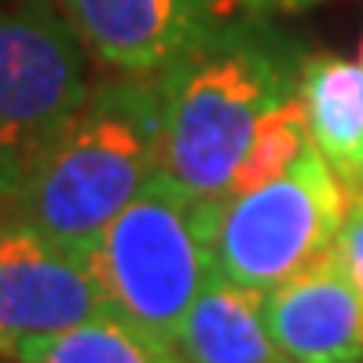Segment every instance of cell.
I'll use <instances>...</instances> for the list:
<instances>
[{
  "mask_svg": "<svg viewBox=\"0 0 363 363\" xmlns=\"http://www.w3.org/2000/svg\"><path fill=\"white\" fill-rule=\"evenodd\" d=\"M253 8H283V11H301L308 4H315V0H250Z\"/></svg>",
  "mask_w": 363,
  "mask_h": 363,
  "instance_id": "obj_14",
  "label": "cell"
},
{
  "mask_svg": "<svg viewBox=\"0 0 363 363\" xmlns=\"http://www.w3.org/2000/svg\"><path fill=\"white\" fill-rule=\"evenodd\" d=\"M89 268L99 279L106 308L173 349L184 315L217 272L199 199L158 169L106 224L89 253Z\"/></svg>",
  "mask_w": 363,
  "mask_h": 363,
  "instance_id": "obj_3",
  "label": "cell"
},
{
  "mask_svg": "<svg viewBox=\"0 0 363 363\" xmlns=\"http://www.w3.org/2000/svg\"><path fill=\"white\" fill-rule=\"evenodd\" d=\"M162 165L158 74H111L33 162L15 209L45 239L89 261L92 246Z\"/></svg>",
  "mask_w": 363,
  "mask_h": 363,
  "instance_id": "obj_2",
  "label": "cell"
},
{
  "mask_svg": "<svg viewBox=\"0 0 363 363\" xmlns=\"http://www.w3.org/2000/svg\"><path fill=\"white\" fill-rule=\"evenodd\" d=\"M106 308L81 253L62 250L18 217H0V356L55 337Z\"/></svg>",
  "mask_w": 363,
  "mask_h": 363,
  "instance_id": "obj_6",
  "label": "cell"
},
{
  "mask_svg": "<svg viewBox=\"0 0 363 363\" xmlns=\"http://www.w3.org/2000/svg\"><path fill=\"white\" fill-rule=\"evenodd\" d=\"M301 99L308 111L312 147L349 184L363 155V67L334 52L305 55Z\"/></svg>",
  "mask_w": 363,
  "mask_h": 363,
  "instance_id": "obj_10",
  "label": "cell"
},
{
  "mask_svg": "<svg viewBox=\"0 0 363 363\" xmlns=\"http://www.w3.org/2000/svg\"><path fill=\"white\" fill-rule=\"evenodd\" d=\"M89 89V52L59 0H0V217Z\"/></svg>",
  "mask_w": 363,
  "mask_h": 363,
  "instance_id": "obj_5",
  "label": "cell"
},
{
  "mask_svg": "<svg viewBox=\"0 0 363 363\" xmlns=\"http://www.w3.org/2000/svg\"><path fill=\"white\" fill-rule=\"evenodd\" d=\"M312 147V129H308V111L305 99L297 92L294 99L279 103L275 111L257 125V133L250 140V151L235 173L228 195H239V191H253L264 187L272 180H279L283 173L301 162V155Z\"/></svg>",
  "mask_w": 363,
  "mask_h": 363,
  "instance_id": "obj_12",
  "label": "cell"
},
{
  "mask_svg": "<svg viewBox=\"0 0 363 363\" xmlns=\"http://www.w3.org/2000/svg\"><path fill=\"white\" fill-rule=\"evenodd\" d=\"M301 48L261 18H213L158 74L162 173L191 199H217L257 125L301 92Z\"/></svg>",
  "mask_w": 363,
  "mask_h": 363,
  "instance_id": "obj_1",
  "label": "cell"
},
{
  "mask_svg": "<svg viewBox=\"0 0 363 363\" xmlns=\"http://www.w3.org/2000/svg\"><path fill=\"white\" fill-rule=\"evenodd\" d=\"M286 363H290V359H286ZM356 363H363V359H356Z\"/></svg>",
  "mask_w": 363,
  "mask_h": 363,
  "instance_id": "obj_17",
  "label": "cell"
},
{
  "mask_svg": "<svg viewBox=\"0 0 363 363\" xmlns=\"http://www.w3.org/2000/svg\"><path fill=\"white\" fill-rule=\"evenodd\" d=\"M11 363H180L177 352L136 330L121 315L103 312L96 319L23 345Z\"/></svg>",
  "mask_w": 363,
  "mask_h": 363,
  "instance_id": "obj_11",
  "label": "cell"
},
{
  "mask_svg": "<svg viewBox=\"0 0 363 363\" xmlns=\"http://www.w3.org/2000/svg\"><path fill=\"white\" fill-rule=\"evenodd\" d=\"M349 184L363 191V155H359V162H356V169H352V177H349Z\"/></svg>",
  "mask_w": 363,
  "mask_h": 363,
  "instance_id": "obj_15",
  "label": "cell"
},
{
  "mask_svg": "<svg viewBox=\"0 0 363 363\" xmlns=\"http://www.w3.org/2000/svg\"><path fill=\"white\" fill-rule=\"evenodd\" d=\"M345 206V180L315 147L264 187L199 199L213 268L264 294L334 257Z\"/></svg>",
  "mask_w": 363,
  "mask_h": 363,
  "instance_id": "obj_4",
  "label": "cell"
},
{
  "mask_svg": "<svg viewBox=\"0 0 363 363\" xmlns=\"http://www.w3.org/2000/svg\"><path fill=\"white\" fill-rule=\"evenodd\" d=\"M180 363H286L264 315V290L224 279L220 272L195 297L177 330Z\"/></svg>",
  "mask_w": 363,
  "mask_h": 363,
  "instance_id": "obj_9",
  "label": "cell"
},
{
  "mask_svg": "<svg viewBox=\"0 0 363 363\" xmlns=\"http://www.w3.org/2000/svg\"><path fill=\"white\" fill-rule=\"evenodd\" d=\"M337 261L363 297V191L352 184H349L345 220H341V231H337Z\"/></svg>",
  "mask_w": 363,
  "mask_h": 363,
  "instance_id": "obj_13",
  "label": "cell"
},
{
  "mask_svg": "<svg viewBox=\"0 0 363 363\" xmlns=\"http://www.w3.org/2000/svg\"><path fill=\"white\" fill-rule=\"evenodd\" d=\"M268 330L290 363L363 359V297L337 253L264 294Z\"/></svg>",
  "mask_w": 363,
  "mask_h": 363,
  "instance_id": "obj_8",
  "label": "cell"
},
{
  "mask_svg": "<svg viewBox=\"0 0 363 363\" xmlns=\"http://www.w3.org/2000/svg\"><path fill=\"white\" fill-rule=\"evenodd\" d=\"M99 67L111 74L155 77L213 18V0H59Z\"/></svg>",
  "mask_w": 363,
  "mask_h": 363,
  "instance_id": "obj_7",
  "label": "cell"
},
{
  "mask_svg": "<svg viewBox=\"0 0 363 363\" xmlns=\"http://www.w3.org/2000/svg\"><path fill=\"white\" fill-rule=\"evenodd\" d=\"M359 67H363V45H359Z\"/></svg>",
  "mask_w": 363,
  "mask_h": 363,
  "instance_id": "obj_16",
  "label": "cell"
}]
</instances>
